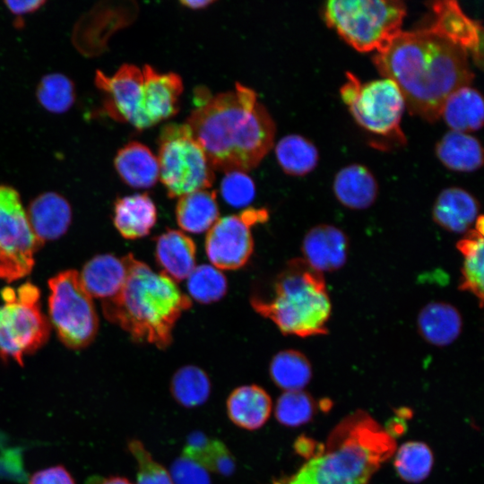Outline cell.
Wrapping results in <instances>:
<instances>
[{
	"mask_svg": "<svg viewBox=\"0 0 484 484\" xmlns=\"http://www.w3.org/2000/svg\"><path fill=\"white\" fill-rule=\"evenodd\" d=\"M373 63L396 83L410 113L428 122L440 118L447 97L474 77L467 52L428 28L402 30Z\"/></svg>",
	"mask_w": 484,
	"mask_h": 484,
	"instance_id": "6da1fadb",
	"label": "cell"
},
{
	"mask_svg": "<svg viewBox=\"0 0 484 484\" xmlns=\"http://www.w3.org/2000/svg\"><path fill=\"white\" fill-rule=\"evenodd\" d=\"M186 125L213 170L246 172L272 149L275 124L250 88L237 83L192 111Z\"/></svg>",
	"mask_w": 484,
	"mask_h": 484,
	"instance_id": "7a4b0ae2",
	"label": "cell"
},
{
	"mask_svg": "<svg viewBox=\"0 0 484 484\" xmlns=\"http://www.w3.org/2000/svg\"><path fill=\"white\" fill-rule=\"evenodd\" d=\"M125 257V284L114 298L101 301L103 315L134 341L165 350L172 342L176 322L191 307L192 300L163 272H153L132 254Z\"/></svg>",
	"mask_w": 484,
	"mask_h": 484,
	"instance_id": "3957f363",
	"label": "cell"
},
{
	"mask_svg": "<svg viewBox=\"0 0 484 484\" xmlns=\"http://www.w3.org/2000/svg\"><path fill=\"white\" fill-rule=\"evenodd\" d=\"M320 447L295 474L274 484H367L396 444L369 414L357 411Z\"/></svg>",
	"mask_w": 484,
	"mask_h": 484,
	"instance_id": "277c9868",
	"label": "cell"
},
{
	"mask_svg": "<svg viewBox=\"0 0 484 484\" xmlns=\"http://www.w3.org/2000/svg\"><path fill=\"white\" fill-rule=\"evenodd\" d=\"M253 308L272 320L283 334H325L331 301L322 272L304 259L290 260L278 275L272 298L253 297Z\"/></svg>",
	"mask_w": 484,
	"mask_h": 484,
	"instance_id": "5b68a950",
	"label": "cell"
},
{
	"mask_svg": "<svg viewBox=\"0 0 484 484\" xmlns=\"http://www.w3.org/2000/svg\"><path fill=\"white\" fill-rule=\"evenodd\" d=\"M406 6L397 0H331L323 7L326 24L357 51L378 52L402 30Z\"/></svg>",
	"mask_w": 484,
	"mask_h": 484,
	"instance_id": "8992f818",
	"label": "cell"
},
{
	"mask_svg": "<svg viewBox=\"0 0 484 484\" xmlns=\"http://www.w3.org/2000/svg\"><path fill=\"white\" fill-rule=\"evenodd\" d=\"M0 357L23 366L24 355L40 349L50 335V324L40 307V291L26 282L1 291Z\"/></svg>",
	"mask_w": 484,
	"mask_h": 484,
	"instance_id": "52a82bcc",
	"label": "cell"
},
{
	"mask_svg": "<svg viewBox=\"0 0 484 484\" xmlns=\"http://www.w3.org/2000/svg\"><path fill=\"white\" fill-rule=\"evenodd\" d=\"M160 176L170 198L210 188L214 170L186 124L163 126L159 137Z\"/></svg>",
	"mask_w": 484,
	"mask_h": 484,
	"instance_id": "ba28073f",
	"label": "cell"
},
{
	"mask_svg": "<svg viewBox=\"0 0 484 484\" xmlns=\"http://www.w3.org/2000/svg\"><path fill=\"white\" fill-rule=\"evenodd\" d=\"M340 94L361 127L375 134L395 137L404 143L401 122L406 105L394 82L382 77L361 82L355 74L347 72Z\"/></svg>",
	"mask_w": 484,
	"mask_h": 484,
	"instance_id": "9c48e42d",
	"label": "cell"
},
{
	"mask_svg": "<svg viewBox=\"0 0 484 484\" xmlns=\"http://www.w3.org/2000/svg\"><path fill=\"white\" fill-rule=\"evenodd\" d=\"M48 283L49 319L59 340L73 350L87 347L98 333L99 317L79 272H60Z\"/></svg>",
	"mask_w": 484,
	"mask_h": 484,
	"instance_id": "30bf717a",
	"label": "cell"
},
{
	"mask_svg": "<svg viewBox=\"0 0 484 484\" xmlns=\"http://www.w3.org/2000/svg\"><path fill=\"white\" fill-rule=\"evenodd\" d=\"M265 209L249 208L238 214L219 218L208 230L205 251L210 262L219 270H236L249 260L254 241L252 226L266 221Z\"/></svg>",
	"mask_w": 484,
	"mask_h": 484,
	"instance_id": "8fae6325",
	"label": "cell"
},
{
	"mask_svg": "<svg viewBox=\"0 0 484 484\" xmlns=\"http://www.w3.org/2000/svg\"><path fill=\"white\" fill-rule=\"evenodd\" d=\"M143 71L134 65H123L112 76L98 71L95 82L105 94L106 112L137 129L147 128L143 116Z\"/></svg>",
	"mask_w": 484,
	"mask_h": 484,
	"instance_id": "7c38bea8",
	"label": "cell"
},
{
	"mask_svg": "<svg viewBox=\"0 0 484 484\" xmlns=\"http://www.w3.org/2000/svg\"><path fill=\"white\" fill-rule=\"evenodd\" d=\"M42 246L31 229L19 193L0 185V248L32 270L34 254Z\"/></svg>",
	"mask_w": 484,
	"mask_h": 484,
	"instance_id": "4fadbf2b",
	"label": "cell"
},
{
	"mask_svg": "<svg viewBox=\"0 0 484 484\" xmlns=\"http://www.w3.org/2000/svg\"><path fill=\"white\" fill-rule=\"evenodd\" d=\"M431 9L434 19L428 29L465 50L481 66L483 31L480 23L465 14L455 1H436Z\"/></svg>",
	"mask_w": 484,
	"mask_h": 484,
	"instance_id": "5bb4252c",
	"label": "cell"
},
{
	"mask_svg": "<svg viewBox=\"0 0 484 484\" xmlns=\"http://www.w3.org/2000/svg\"><path fill=\"white\" fill-rule=\"evenodd\" d=\"M142 71L144 79L143 116L146 127H150L177 114L183 82L177 73H159L149 65Z\"/></svg>",
	"mask_w": 484,
	"mask_h": 484,
	"instance_id": "9a60e30c",
	"label": "cell"
},
{
	"mask_svg": "<svg viewBox=\"0 0 484 484\" xmlns=\"http://www.w3.org/2000/svg\"><path fill=\"white\" fill-rule=\"evenodd\" d=\"M349 242L339 228L320 224L312 228L302 242L304 260L317 272L341 268L348 257Z\"/></svg>",
	"mask_w": 484,
	"mask_h": 484,
	"instance_id": "2e32d148",
	"label": "cell"
},
{
	"mask_svg": "<svg viewBox=\"0 0 484 484\" xmlns=\"http://www.w3.org/2000/svg\"><path fill=\"white\" fill-rule=\"evenodd\" d=\"M31 229L43 244L62 237L72 221L67 200L57 193H43L34 198L26 212Z\"/></svg>",
	"mask_w": 484,
	"mask_h": 484,
	"instance_id": "e0dca14e",
	"label": "cell"
},
{
	"mask_svg": "<svg viewBox=\"0 0 484 484\" xmlns=\"http://www.w3.org/2000/svg\"><path fill=\"white\" fill-rule=\"evenodd\" d=\"M476 198L458 186L445 188L437 195L432 211L433 220L443 229L454 233H467L479 218Z\"/></svg>",
	"mask_w": 484,
	"mask_h": 484,
	"instance_id": "ac0fdd59",
	"label": "cell"
},
{
	"mask_svg": "<svg viewBox=\"0 0 484 484\" xmlns=\"http://www.w3.org/2000/svg\"><path fill=\"white\" fill-rule=\"evenodd\" d=\"M80 279L91 298L105 301L114 298L121 290L127 276L125 257L98 255L83 266Z\"/></svg>",
	"mask_w": 484,
	"mask_h": 484,
	"instance_id": "d6986e66",
	"label": "cell"
},
{
	"mask_svg": "<svg viewBox=\"0 0 484 484\" xmlns=\"http://www.w3.org/2000/svg\"><path fill=\"white\" fill-rule=\"evenodd\" d=\"M195 253L194 240L181 230L168 229L156 238V262L175 282L186 279L194 269Z\"/></svg>",
	"mask_w": 484,
	"mask_h": 484,
	"instance_id": "ffe728a7",
	"label": "cell"
},
{
	"mask_svg": "<svg viewBox=\"0 0 484 484\" xmlns=\"http://www.w3.org/2000/svg\"><path fill=\"white\" fill-rule=\"evenodd\" d=\"M272 406L270 395L256 385L237 387L226 402L231 422L246 430L261 428L270 418Z\"/></svg>",
	"mask_w": 484,
	"mask_h": 484,
	"instance_id": "44dd1931",
	"label": "cell"
},
{
	"mask_svg": "<svg viewBox=\"0 0 484 484\" xmlns=\"http://www.w3.org/2000/svg\"><path fill=\"white\" fill-rule=\"evenodd\" d=\"M333 190L345 207L364 210L370 207L378 194V184L373 173L364 165L350 164L335 175Z\"/></svg>",
	"mask_w": 484,
	"mask_h": 484,
	"instance_id": "7402d4cb",
	"label": "cell"
},
{
	"mask_svg": "<svg viewBox=\"0 0 484 484\" xmlns=\"http://www.w3.org/2000/svg\"><path fill=\"white\" fill-rule=\"evenodd\" d=\"M440 117L451 131L470 134L480 130L484 121L480 92L471 85L455 90L445 100Z\"/></svg>",
	"mask_w": 484,
	"mask_h": 484,
	"instance_id": "603a6c76",
	"label": "cell"
},
{
	"mask_svg": "<svg viewBox=\"0 0 484 484\" xmlns=\"http://www.w3.org/2000/svg\"><path fill=\"white\" fill-rule=\"evenodd\" d=\"M156 220V206L147 194L126 195L115 203L113 222L125 238L136 239L147 236Z\"/></svg>",
	"mask_w": 484,
	"mask_h": 484,
	"instance_id": "cb8c5ba5",
	"label": "cell"
},
{
	"mask_svg": "<svg viewBox=\"0 0 484 484\" xmlns=\"http://www.w3.org/2000/svg\"><path fill=\"white\" fill-rule=\"evenodd\" d=\"M420 335L430 344L446 346L453 343L461 334L462 318L453 305L429 302L422 307L417 318Z\"/></svg>",
	"mask_w": 484,
	"mask_h": 484,
	"instance_id": "d4e9b609",
	"label": "cell"
},
{
	"mask_svg": "<svg viewBox=\"0 0 484 484\" xmlns=\"http://www.w3.org/2000/svg\"><path fill=\"white\" fill-rule=\"evenodd\" d=\"M121 179L131 187L149 188L159 179L157 157L144 144L131 142L121 148L114 160Z\"/></svg>",
	"mask_w": 484,
	"mask_h": 484,
	"instance_id": "484cf974",
	"label": "cell"
},
{
	"mask_svg": "<svg viewBox=\"0 0 484 484\" xmlns=\"http://www.w3.org/2000/svg\"><path fill=\"white\" fill-rule=\"evenodd\" d=\"M436 155L448 169L473 172L483 164V149L480 141L470 134L448 131L437 142Z\"/></svg>",
	"mask_w": 484,
	"mask_h": 484,
	"instance_id": "4316f807",
	"label": "cell"
},
{
	"mask_svg": "<svg viewBox=\"0 0 484 484\" xmlns=\"http://www.w3.org/2000/svg\"><path fill=\"white\" fill-rule=\"evenodd\" d=\"M483 216L480 215L474 227L456 244L463 256L460 290L469 291L483 302Z\"/></svg>",
	"mask_w": 484,
	"mask_h": 484,
	"instance_id": "83f0119b",
	"label": "cell"
},
{
	"mask_svg": "<svg viewBox=\"0 0 484 484\" xmlns=\"http://www.w3.org/2000/svg\"><path fill=\"white\" fill-rule=\"evenodd\" d=\"M216 192L198 190L178 198L176 217L185 231L202 233L209 230L219 219Z\"/></svg>",
	"mask_w": 484,
	"mask_h": 484,
	"instance_id": "f1b7e54d",
	"label": "cell"
},
{
	"mask_svg": "<svg viewBox=\"0 0 484 484\" xmlns=\"http://www.w3.org/2000/svg\"><path fill=\"white\" fill-rule=\"evenodd\" d=\"M182 455L196 462L207 471L225 476L231 474L236 466L232 454L222 442L211 439L198 431L191 433L187 437Z\"/></svg>",
	"mask_w": 484,
	"mask_h": 484,
	"instance_id": "f546056e",
	"label": "cell"
},
{
	"mask_svg": "<svg viewBox=\"0 0 484 484\" xmlns=\"http://www.w3.org/2000/svg\"><path fill=\"white\" fill-rule=\"evenodd\" d=\"M275 154L282 170L291 176L310 173L319 160L315 145L299 134H289L281 138L276 145Z\"/></svg>",
	"mask_w": 484,
	"mask_h": 484,
	"instance_id": "4dcf8cb0",
	"label": "cell"
},
{
	"mask_svg": "<svg viewBox=\"0 0 484 484\" xmlns=\"http://www.w3.org/2000/svg\"><path fill=\"white\" fill-rule=\"evenodd\" d=\"M269 372L272 382L285 392L302 390L312 377L307 358L295 350H281L274 355Z\"/></svg>",
	"mask_w": 484,
	"mask_h": 484,
	"instance_id": "1f68e13d",
	"label": "cell"
},
{
	"mask_svg": "<svg viewBox=\"0 0 484 484\" xmlns=\"http://www.w3.org/2000/svg\"><path fill=\"white\" fill-rule=\"evenodd\" d=\"M170 393L175 401L186 408L203 404L211 393V381L200 367L187 365L177 370L171 378Z\"/></svg>",
	"mask_w": 484,
	"mask_h": 484,
	"instance_id": "d6a6232c",
	"label": "cell"
},
{
	"mask_svg": "<svg viewBox=\"0 0 484 484\" xmlns=\"http://www.w3.org/2000/svg\"><path fill=\"white\" fill-rule=\"evenodd\" d=\"M433 462V454L428 445L419 441H410L398 448L393 465L403 480L418 483L428 477Z\"/></svg>",
	"mask_w": 484,
	"mask_h": 484,
	"instance_id": "836d02e7",
	"label": "cell"
},
{
	"mask_svg": "<svg viewBox=\"0 0 484 484\" xmlns=\"http://www.w3.org/2000/svg\"><path fill=\"white\" fill-rule=\"evenodd\" d=\"M36 93L39 104L55 114L66 112L75 100L73 82L59 73H48L42 77Z\"/></svg>",
	"mask_w": 484,
	"mask_h": 484,
	"instance_id": "e575fe53",
	"label": "cell"
},
{
	"mask_svg": "<svg viewBox=\"0 0 484 484\" xmlns=\"http://www.w3.org/2000/svg\"><path fill=\"white\" fill-rule=\"evenodd\" d=\"M186 279L190 296L200 303L208 304L219 301L227 292V279L213 265L195 266Z\"/></svg>",
	"mask_w": 484,
	"mask_h": 484,
	"instance_id": "d590c367",
	"label": "cell"
},
{
	"mask_svg": "<svg viewBox=\"0 0 484 484\" xmlns=\"http://www.w3.org/2000/svg\"><path fill=\"white\" fill-rule=\"evenodd\" d=\"M315 411L313 398L306 392H284L277 400L275 418L284 426L299 427L309 422Z\"/></svg>",
	"mask_w": 484,
	"mask_h": 484,
	"instance_id": "8d00e7d4",
	"label": "cell"
},
{
	"mask_svg": "<svg viewBox=\"0 0 484 484\" xmlns=\"http://www.w3.org/2000/svg\"><path fill=\"white\" fill-rule=\"evenodd\" d=\"M128 449L137 462L136 484H174L169 471L152 458L141 441L130 440Z\"/></svg>",
	"mask_w": 484,
	"mask_h": 484,
	"instance_id": "74e56055",
	"label": "cell"
},
{
	"mask_svg": "<svg viewBox=\"0 0 484 484\" xmlns=\"http://www.w3.org/2000/svg\"><path fill=\"white\" fill-rule=\"evenodd\" d=\"M220 194L229 205L245 207L255 195V183L246 172L229 171L222 178Z\"/></svg>",
	"mask_w": 484,
	"mask_h": 484,
	"instance_id": "f35d334b",
	"label": "cell"
},
{
	"mask_svg": "<svg viewBox=\"0 0 484 484\" xmlns=\"http://www.w3.org/2000/svg\"><path fill=\"white\" fill-rule=\"evenodd\" d=\"M169 474L174 484H212L207 470L183 455L172 462Z\"/></svg>",
	"mask_w": 484,
	"mask_h": 484,
	"instance_id": "ab89813d",
	"label": "cell"
},
{
	"mask_svg": "<svg viewBox=\"0 0 484 484\" xmlns=\"http://www.w3.org/2000/svg\"><path fill=\"white\" fill-rule=\"evenodd\" d=\"M29 484H75L69 471L61 465L48 467L35 472Z\"/></svg>",
	"mask_w": 484,
	"mask_h": 484,
	"instance_id": "60d3db41",
	"label": "cell"
},
{
	"mask_svg": "<svg viewBox=\"0 0 484 484\" xmlns=\"http://www.w3.org/2000/svg\"><path fill=\"white\" fill-rule=\"evenodd\" d=\"M30 272V269L0 248V279L13 281Z\"/></svg>",
	"mask_w": 484,
	"mask_h": 484,
	"instance_id": "b9f144b4",
	"label": "cell"
},
{
	"mask_svg": "<svg viewBox=\"0 0 484 484\" xmlns=\"http://www.w3.org/2000/svg\"><path fill=\"white\" fill-rule=\"evenodd\" d=\"M45 4V1L31 0V1H5L4 4L7 9L14 15L21 16L30 13L38 10Z\"/></svg>",
	"mask_w": 484,
	"mask_h": 484,
	"instance_id": "7bdbcfd3",
	"label": "cell"
},
{
	"mask_svg": "<svg viewBox=\"0 0 484 484\" xmlns=\"http://www.w3.org/2000/svg\"><path fill=\"white\" fill-rule=\"evenodd\" d=\"M88 484H133L126 478L120 476H112L108 478L95 477L91 479Z\"/></svg>",
	"mask_w": 484,
	"mask_h": 484,
	"instance_id": "ee69618b",
	"label": "cell"
},
{
	"mask_svg": "<svg viewBox=\"0 0 484 484\" xmlns=\"http://www.w3.org/2000/svg\"><path fill=\"white\" fill-rule=\"evenodd\" d=\"M180 3L191 9H200L204 8L208 6L209 4H212L213 1L211 0H184L180 1Z\"/></svg>",
	"mask_w": 484,
	"mask_h": 484,
	"instance_id": "f6af8a7d",
	"label": "cell"
}]
</instances>
